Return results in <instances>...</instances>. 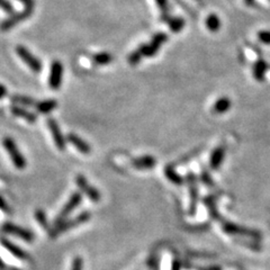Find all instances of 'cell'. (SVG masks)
Returning a JSON list of instances; mask_svg holds the SVG:
<instances>
[{
  "label": "cell",
  "mask_w": 270,
  "mask_h": 270,
  "mask_svg": "<svg viewBox=\"0 0 270 270\" xmlns=\"http://www.w3.org/2000/svg\"><path fill=\"white\" fill-rule=\"evenodd\" d=\"M165 176L170 180V182H172L177 185L183 184V179L182 177H179L178 174L173 171V169L171 167H167L165 168Z\"/></svg>",
  "instance_id": "obj_27"
},
{
  "label": "cell",
  "mask_w": 270,
  "mask_h": 270,
  "mask_svg": "<svg viewBox=\"0 0 270 270\" xmlns=\"http://www.w3.org/2000/svg\"><path fill=\"white\" fill-rule=\"evenodd\" d=\"M16 53L20 58L23 60V62L25 63L28 68H30L33 72L40 73L42 71V63L41 61L32 54L30 50H27L25 46L18 45L16 47Z\"/></svg>",
  "instance_id": "obj_5"
},
{
  "label": "cell",
  "mask_w": 270,
  "mask_h": 270,
  "mask_svg": "<svg viewBox=\"0 0 270 270\" xmlns=\"http://www.w3.org/2000/svg\"><path fill=\"white\" fill-rule=\"evenodd\" d=\"M0 9H3L5 13L13 15L14 14V6L9 0H0Z\"/></svg>",
  "instance_id": "obj_28"
},
{
  "label": "cell",
  "mask_w": 270,
  "mask_h": 270,
  "mask_svg": "<svg viewBox=\"0 0 270 270\" xmlns=\"http://www.w3.org/2000/svg\"><path fill=\"white\" fill-rule=\"evenodd\" d=\"M90 219H92V213L88 211L81 212L79 215L73 217L72 220L64 221L62 224H60L58 226H53V229L50 230V238L54 239L61 233H63V232H67L71 229H74V227L86 223V222H88Z\"/></svg>",
  "instance_id": "obj_2"
},
{
  "label": "cell",
  "mask_w": 270,
  "mask_h": 270,
  "mask_svg": "<svg viewBox=\"0 0 270 270\" xmlns=\"http://www.w3.org/2000/svg\"><path fill=\"white\" fill-rule=\"evenodd\" d=\"M12 102L18 104V105H25V106H36L35 99L27 96H21V95H16V96L12 97Z\"/></svg>",
  "instance_id": "obj_21"
},
{
  "label": "cell",
  "mask_w": 270,
  "mask_h": 270,
  "mask_svg": "<svg viewBox=\"0 0 270 270\" xmlns=\"http://www.w3.org/2000/svg\"><path fill=\"white\" fill-rule=\"evenodd\" d=\"M58 106V102L55 99H49V101H43L36 104V111L41 114H49L54 111Z\"/></svg>",
  "instance_id": "obj_15"
},
{
  "label": "cell",
  "mask_w": 270,
  "mask_h": 270,
  "mask_svg": "<svg viewBox=\"0 0 270 270\" xmlns=\"http://www.w3.org/2000/svg\"><path fill=\"white\" fill-rule=\"evenodd\" d=\"M206 26L211 32L219 31L220 27H221V21H220L219 16L214 15V14H212V15L208 16L207 20H206Z\"/></svg>",
  "instance_id": "obj_23"
},
{
  "label": "cell",
  "mask_w": 270,
  "mask_h": 270,
  "mask_svg": "<svg viewBox=\"0 0 270 270\" xmlns=\"http://www.w3.org/2000/svg\"><path fill=\"white\" fill-rule=\"evenodd\" d=\"M169 24L170 30L174 33H178L180 31H183V28L185 26V21L182 17H170L169 21L167 22Z\"/></svg>",
  "instance_id": "obj_22"
},
{
  "label": "cell",
  "mask_w": 270,
  "mask_h": 270,
  "mask_svg": "<svg viewBox=\"0 0 270 270\" xmlns=\"http://www.w3.org/2000/svg\"><path fill=\"white\" fill-rule=\"evenodd\" d=\"M173 270H180V262L179 261H174Z\"/></svg>",
  "instance_id": "obj_35"
},
{
  "label": "cell",
  "mask_w": 270,
  "mask_h": 270,
  "mask_svg": "<svg viewBox=\"0 0 270 270\" xmlns=\"http://www.w3.org/2000/svg\"><path fill=\"white\" fill-rule=\"evenodd\" d=\"M6 264H5L4 260L2 259V257H0V270H6Z\"/></svg>",
  "instance_id": "obj_34"
},
{
  "label": "cell",
  "mask_w": 270,
  "mask_h": 270,
  "mask_svg": "<svg viewBox=\"0 0 270 270\" xmlns=\"http://www.w3.org/2000/svg\"><path fill=\"white\" fill-rule=\"evenodd\" d=\"M8 270H21L20 268H16V267H11Z\"/></svg>",
  "instance_id": "obj_38"
},
{
  "label": "cell",
  "mask_w": 270,
  "mask_h": 270,
  "mask_svg": "<svg viewBox=\"0 0 270 270\" xmlns=\"http://www.w3.org/2000/svg\"><path fill=\"white\" fill-rule=\"evenodd\" d=\"M63 77V65L60 61L55 60L51 64L50 75H49V86L51 89L56 90L61 87Z\"/></svg>",
  "instance_id": "obj_9"
},
{
  "label": "cell",
  "mask_w": 270,
  "mask_h": 270,
  "mask_svg": "<svg viewBox=\"0 0 270 270\" xmlns=\"http://www.w3.org/2000/svg\"><path fill=\"white\" fill-rule=\"evenodd\" d=\"M189 184H191V196H192V204H191V214L194 215L196 210V202H197V196H198V191L196 189V183H195V177L193 174H189Z\"/></svg>",
  "instance_id": "obj_19"
},
{
  "label": "cell",
  "mask_w": 270,
  "mask_h": 270,
  "mask_svg": "<svg viewBox=\"0 0 270 270\" xmlns=\"http://www.w3.org/2000/svg\"><path fill=\"white\" fill-rule=\"evenodd\" d=\"M3 145L5 150L7 151L9 157H11L14 165L17 169H24L26 167V159L24 158V155L22 154L20 149H18L16 142L12 137H5L3 140Z\"/></svg>",
  "instance_id": "obj_3"
},
{
  "label": "cell",
  "mask_w": 270,
  "mask_h": 270,
  "mask_svg": "<svg viewBox=\"0 0 270 270\" xmlns=\"http://www.w3.org/2000/svg\"><path fill=\"white\" fill-rule=\"evenodd\" d=\"M33 12H34V8H25L24 11L20 13L13 14L11 17L7 18V20H5L2 24H0V31L7 32L9 30H12V28H14L17 25V24L26 21L27 18H30Z\"/></svg>",
  "instance_id": "obj_7"
},
{
  "label": "cell",
  "mask_w": 270,
  "mask_h": 270,
  "mask_svg": "<svg viewBox=\"0 0 270 270\" xmlns=\"http://www.w3.org/2000/svg\"><path fill=\"white\" fill-rule=\"evenodd\" d=\"M67 140L69 143L72 144L75 149H77L79 152H81L82 154H90L92 153V146H90L86 141L82 140L81 137H79L77 134L70 133L67 136Z\"/></svg>",
  "instance_id": "obj_12"
},
{
  "label": "cell",
  "mask_w": 270,
  "mask_h": 270,
  "mask_svg": "<svg viewBox=\"0 0 270 270\" xmlns=\"http://www.w3.org/2000/svg\"><path fill=\"white\" fill-rule=\"evenodd\" d=\"M167 40L168 35L165 34V33H158L150 43L141 45L136 51L132 52L131 55L129 56V62L132 65H136L140 62L142 58H150V56L155 55V53L160 50L161 45H162Z\"/></svg>",
  "instance_id": "obj_1"
},
{
  "label": "cell",
  "mask_w": 270,
  "mask_h": 270,
  "mask_svg": "<svg viewBox=\"0 0 270 270\" xmlns=\"http://www.w3.org/2000/svg\"><path fill=\"white\" fill-rule=\"evenodd\" d=\"M258 39L264 44L270 45V31H261L258 33Z\"/></svg>",
  "instance_id": "obj_30"
},
{
  "label": "cell",
  "mask_w": 270,
  "mask_h": 270,
  "mask_svg": "<svg viewBox=\"0 0 270 270\" xmlns=\"http://www.w3.org/2000/svg\"><path fill=\"white\" fill-rule=\"evenodd\" d=\"M35 219L36 221L39 222V224L43 227L44 230H50V225H49V222H47V219H46V215L45 213L42 211V210H37L35 212Z\"/></svg>",
  "instance_id": "obj_26"
},
{
  "label": "cell",
  "mask_w": 270,
  "mask_h": 270,
  "mask_svg": "<svg viewBox=\"0 0 270 270\" xmlns=\"http://www.w3.org/2000/svg\"><path fill=\"white\" fill-rule=\"evenodd\" d=\"M155 3H157V6L160 9L161 15H162V20L164 22H168L169 18H170L168 15V12H169L168 0H155Z\"/></svg>",
  "instance_id": "obj_25"
},
{
  "label": "cell",
  "mask_w": 270,
  "mask_h": 270,
  "mask_svg": "<svg viewBox=\"0 0 270 270\" xmlns=\"http://www.w3.org/2000/svg\"><path fill=\"white\" fill-rule=\"evenodd\" d=\"M0 244H2L9 253L13 254L14 257L21 259L23 261H27V260L31 259L30 254H28L25 250H23L21 247H18V245L13 243L12 241H9L8 239L4 238V236L3 238H0Z\"/></svg>",
  "instance_id": "obj_11"
},
{
  "label": "cell",
  "mask_w": 270,
  "mask_h": 270,
  "mask_svg": "<svg viewBox=\"0 0 270 270\" xmlns=\"http://www.w3.org/2000/svg\"><path fill=\"white\" fill-rule=\"evenodd\" d=\"M75 184H77V186L80 191H81L84 195H87V197L90 201L94 203L101 202V198H102L101 193H99L97 188H95L88 183L87 178L84 177L83 174H78L77 178H75Z\"/></svg>",
  "instance_id": "obj_6"
},
{
  "label": "cell",
  "mask_w": 270,
  "mask_h": 270,
  "mask_svg": "<svg viewBox=\"0 0 270 270\" xmlns=\"http://www.w3.org/2000/svg\"><path fill=\"white\" fill-rule=\"evenodd\" d=\"M7 95V89L4 84H0V99L4 98Z\"/></svg>",
  "instance_id": "obj_33"
},
{
  "label": "cell",
  "mask_w": 270,
  "mask_h": 270,
  "mask_svg": "<svg viewBox=\"0 0 270 270\" xmlns=\"http://www.w3.org/2000/svg\"><path fill=\"white\" fill-rule=\"evenodd\" d=\"M223 230L229 234H240V235H248V236H252V238H260V234L258 232L245 229V227H240L235 224H231V223H224L223 224Z\"/></svg>",
  "instance_id": "obj_13"
},
{
  "label": "cell",
  "mask_w": 270,
  "mask_h": 270,
  "mask_svg": "<svg viewBox=\"0 0 270 270\" xmlns=\"http://www.w3.org/2000/svg\"><path fill=\"white\" fill-rule=\"evenodd\" d=\"M11 111L13 113V115H15L16 117L23 118V120H25L28 123H35L37 120L35 114H33L30 111H27V110H25V108H22L20 106H13L11 108Z\"/></svg>",
  "instance_id": "obj_14"
},
{
  "label": "cell",
  "mask_w": 270,
  "mask_h": 270,
  "mask_svg": "<svg viewBox=\"0 0 270 270\" xmlns=\"http://www.w3.org/2000/svg\"><path fill=\"white\" fill-rule=\"evenodd\" d=\"M47 126H49V130L51 132L52 139H53L54 141L55 146L60 151H63L65 149V146H67V144H65L64 136L62 135V133H61L58 122L53 120V118H49V120H47Z\"/></svg>",
  "instance_id": "obj_10"
},
{
  "label": "cell",
  "mask_w": 270,
  "mask_h": 270,
  "mask_svg": "<svg viewBox=\"0 0 270 270\" xmlns=\"http://www.w3.org/2000/svg\"><path fill=\"white\" fill-rule=\"evenodd\" d=\"M93 61L96 65H107L113 61V55L107 52H101L93 56Z\"/></svg>",
  "instance_id": "obj_20"
},
{
  "label": "cell",
  "mask_w": 270,
  "mask_h": 270,
  "mask_svg": "<svg viewBox=\"0 0 270 270\" xmlns=\"http://www.w3.org/2000/svg\"><path fill=\"white\" fill-rule=\"evenodd\" d=\"M244 2H245V4L248 5V6H251V5H253L254 0H244Z\"/></svg>",
  "instance_id": "obj_36"
},
{
  "label": "cell",
  "mask_w": 270,
  "mask_h": 270,
  "mask_svg": "<svg viewBox=\"0 0 270 270\" xmlns=\"http://www.w3.org/2000/svg\"><path fill=\"white\" fill-rule=\"evenodd\" d=\"M3 231L5 232V233L17 236V238H20L24 241H27V242H32V241H34L35 239L33 232H31L27 229H24V227L22 226L13 224V223H5L3 225Z\"/></svg>",
  "instance_id": "obj_8"
},
{
  "label": "cell",
  "mask_w": 270,
  "mask_h": 270,
  "mask_svg": "<svg viewBox=\"0 0 270 270\" xmlns=\"http://www.w3.org/2000/svg\"><path fill=\"white\" fill-rule=\"evenodd\" d=\"M201 270H221L220 268L217 267H213V268H208V269H201Z\"/></svg>",
  "instance_id": "obj_37"
},
{
  "label": "cell",
  "mask_w": 270,
  "mask_h": 270,
  "mask_svg": "<svg viewBox=\"0 0 270 270\" xmlns=\"http://www.w3.org/2000/svg\"><path fill=\"white\" fill-rule=\"evenodd\" d=\"M0 210L5 213H11V208H9L8 204L6 203V201H5L2 196H0Z\"/></svg>",
  "instance_id": "obj_31"
},
{
  "label": "cell",
  "mask_w": 270,
  "mask_h": 270,
  "mask_svg": "<svg viewBox=\"0 0 270 270\" xmlns=\"http://www.w3.org/2000/svg\"><path fill=\"white\" fill-rule=\"evenodd\" d=\"M17 2L23 4L24 6H25V8H34L35 6L34 0H17Z\"/></svg>",
  "instance_id": "obj_32"
},
{
  "label": "cell",
  "mask_w": 270,
  "mask_h": 270,
  "mask_svg": "<svg viewBox=\"0 0 270 270\" xmlns=\"http://www.w3.org/2000/svg\"><path fill=\"white\" fill-rule=\"evenodd\" d=\"M81 202H82L81 194L73 193L72 195L70 196L68 202L64 204V206L62 207V210L60 211L58 216H56V219L54 221V226H58L60 224H62L64 221H67V217L80 205V204H81Z\"/></svg>",
  "instance_id": "obj_4"
},
{
  "label": "cell",
  "mask_w": 270,
  "mask_h": 270,
  "mask_svg": "<svg viewBox=\"0 0 270 270\" xmlns=\"http://www.w3.org/2000/svg\"><path fill=\"white\" fill-rule=\"evenodd\" d=\"M133 165L137 169H149L155 165V159L150 155H145V157L137 158L133 161Z\"/></svg>",
  "instance_id": "obj_16"
},
{
  "label": "cell",
  "mask_w": 270,
  "mask_h": 270,
  "mask_svg": "<svg viewBox=\"0 0 270 270\" xmlns=\"http://www.w3.org/2000/svg\"><path fill=\"white\" fill-rule=\"evenodd\" d=\"M224 153H225V146L224 145H221L217 149H215V151L213 152L212 157H211V167L213 169H216V168L220 167L222 160H223V158H224Z\"/></svg>",
  "instance_id": "obj_17"
},
{
  "label": "cell",
  "mask_w": 270,
  "mask_h": 270,
  "mask_svg": "<svg viewBox=\"0 0 270 270\" xmlns=\"http://www.w3.org/2000/svg\"><path fill=\"white\" fill-rule=\"evenodd\" d=\"M230 106H231V102L229 101V98H221L215 103L214 112L215 113H224L226 111H229Z\"/></svg>",
  "instance_id": "obj_24"
},
{
  "label": "cell",
  "mask_w": 270,
  "mask_h": 270,
  "mask_svg": "<svg viewBox=\"0 0 270 270\" xmlns=\"http://www.w3.org/2000/svg\"><path fill=\"white\" fill-rule=\"evenodd\" d=\"M268 65L264 62L263 60H258L255 64L253 65V75L254 78L259 80V81H262L264 78V74H266Z\"/></svg>",
  "instance_id": "obj_18"
},
{
  "label": "cell",
  "mask_w": 270,
  "mask_h": 270,
  "mask_svg": "<svg viewBox=\"0 0 270 270\" xmlns=\"http://www.w3.org/2000/svg\"><path fill=\"white\" fill-rule=\"evenodd\" d=\"M71 270H83V260L81 257H75L71 263Z\"/></svg>",
  "instance_id": "obj_29"
}]
</instances>
